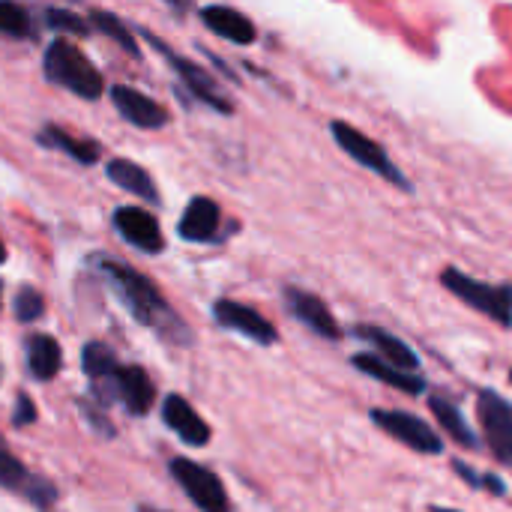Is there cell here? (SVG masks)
<instances>
[{"instance_id":"obj_24","label":"cell","mask_w":512,"mask_h":512,"mask_svg":"<svg viewBox=\"0 0 512 512\" xmlns=\"http://www.w3.org/2000/svg\"><path fill=\"white\" fill-rule=\"evenodd\" d=\"M39 144L42 147H51V150H63V153H69L81 165H93L99 159V144L96 141H78V138L66 135L57 126H45L39 132Z\"/></svg>"},{"instance_id":"obj_30","label":"cell","mask_w":512,"mask_h":512,"mask_svg":"<svg viewBox=\"0 0 512 512\" xmlns=\"http://www.w3.org/2000/svg\"><path fill=\"white\" fill-rule=\"evenodd\" d=\"M12 423H15V426H30V423H36V408H33V402H30L27 396H18Z\"/></svg>"},{"instance_id":"obj_32","label":"cell","mask_w":512,"mask_h":512,"mask_svg":"<svg viewBox=\"0 0 512 512\" xmlns=\"http://www.w3.org/2000/svg\"><path fill=\"white\" fill-rule=\"evenodd\" d=\"M429 512H462V510H450V507H429Z\"/></svg>"},{"instance_id":"obj_36","label":"cell","mask_w":512,"mask_h":512,"mask_svg":"<svg viewBox=\"0 0 512 512\" xmlns=\"http://www.w3.org/2000/svg\"><path fill=\"white\" fill-rule=\"evenodd\" d=\"M510 384H512V369H510Z\"/></svg>"},{"instance_id":"obj_15","label":"cell","mask_w":512,"mask_h":512,"mask_svg":"<svg viewBox=\"0 0 512 512\" xmlns=\"http://www.w3.org/2000/svg\"><path fill=\"white\" fill-rule=\"evenodd\" d=\"M219 228H222V210L213 198H204V195L189 201L177 225L180 237L189 243H213L219 237Z\"/></svg>"},{"instance_id":"obj_13","label":"cell","mask_w":512,"mask_h":512,"mask_svg":"<svg viewBox=\"0 0 512 512\" xmlns=\"http://www.w3.org/2000/svg\"><path fill=\"white\" fill-rule=\"evenodd\" d=\"M351 366H354L360 375L375 378V381H381V384H387V387H393V390H399V393H405V396H423L426 387H429V381H426L420 372L396 369V366L384 363V360H381L378 354H372V351L354 354V357H351Z\"/></svg>"},{"instance_id":"obj_12","label":"cell","mask_w":512,"mask_h":512,"mask_svg":"<svg viewBox=\"0 0 512 512\" xmlns=\"http://www.w3.org/2000/svg\"><path fill=\"white\" fill-rule=\"evenodd\" d=\"M351 336L360 339V342H366L372 348V354H378L384 363H390L396 369H405V372H420V354L408 342H402L399 336H393L390 330L375 327V324H357L351 330Z\"/></svg>"},{"instance_id":"obj_10","label":"cell","mask_w":512,"mask_h":512,"mask_svg":"<svg viewBox=\"0 0 512 512\" xmlns=\"http://www.w3.org/2000/svg\"><path fill=\"white\" fill-rule=\"evenodd\" d=\"M213 321L225 330L240 333L243 339H249L255 345H264V348L279 342V330L258 309L237 303V300H216L213 303Z\"/></svg>"},{"instance_id":"obj_1","label":"cell","mask_w":512,"mask_h":512,"mask_svg":"<svg viewBox=\"0 0 512 512\" xmlns=\"http://www.w3.org/2000/svg\"><path fill=\"white\" fill-rule=\"evenodd\" d=\"M90 264H96L102 279L111 285L117 300L132 312V318L138 324L150 327L159 339H165L171 345H192L189 324L168 306V300L156 291V285L147 276H141L129 264L108 258V255H96Z\"/></svg>"},{"instance_id":"obj_6","label":"cell","mask_w":512,"mask_h":512,"mask_svg":"<svg viewBox=\"0 0 512 512\" xmlns=\"http://www.w3.org/2000/svg\"><path fill=\"white\" fill-rule=\"evenodd\" d=\"M477 420L486 438V447L492 456L512 468V402L504 399L498 390H480L477 393Z\"/></svg>"},{"instance_id":"obj_4","label":"cell","mask_w":512,"mask_h":512,"mask_svg":"<svg viewBox=\"0 0 512 512\" xmlns=\"http://www.w3.org/2000/svg\"><path fill=\"white\" fill-rule=\"evenodd\" d=\"M438 279H441V288H447L456 300H462L474 312L486 315L498 327L512 330V309L504 285H492V282L474 279V276H468L459 267H444Z\"/></svg>"},{"instance_id":"obj_26","label":"cell","mask_w":512,"mask_h":512,"mask_svg":"<svg viewBox=\"0 0 512 512\" xmlns=\"http://www.w3.org/2000/svg\"><path fill=\"white\" fill-rule=\"evenodd\" d=\"M90 21L102 30V33H108L111 39H117L129 54H138V48H135V39H132V33H129V27L117 18V15H111V12H102V9H96L93 15H90Z\"/></svg>"},{"instance_id":"obj_11","label":"cell","mask_w":512,"mask_h":512,"mask_svg":"<svg viewBox=\"0 0 512 512\" xmlns=\"http://www.w3.org/2000/svg\"><path fill=\"white\" fill-rule=\"evenodd\" d=\"M0 486L9 489V492H15V495L30 498L36 507H48V504H54V498H57V489H54L48 480L30 474V471L9 453V447H6L3 438H0Z\"/></svg>"},{"instance_id":"obj_16","label":"cell","mask_w":512,"mask_h":512,"mask_svg":"<svg viewBox=\"0 0 512 512\" xmlns=\"http://www.w3.org/2000/svg\"><path fill=\"white\" fill-rule=\"evenodd\" d=\"M81 369L84 375L93 381V393L99 402H111L117 399L114 393V384H117V372H120V363L114 357V351L102 342H90L84 345V354H81Z\"/></svg>"},{"instance_id":"obj_34","label":"cell","mask_w":512,"mask_h":512,"mask_svg":"<svg viewBox=\"0 0 512 512\" xmlns=\"http://www.w3.org/2000/svg\"><path fill=\"white\" fill-rule=\"evenodd\" d=\"M6 261V246H3V240H0V264Z\"/></svg>"},{"instance_id":"obj_8","label":"cell","mask_w":512,"mask_h":512,"mask_svg":"<svg viewBox=\"0 0 512 512\" xmlns=\"http://www.w3.org/2000/svg\"><path fill=\"white\" fill-rule=\"evenodd\" d=\"M147 39H150V45L159 48V54L174 66L177 78L183 81V87H186L198 102H204L207 108H213V111H219V114H234L231 99L222 93V87L216 84V78H213L207 69H201L198 63H192V60H186V57H180V54H174L171 45H165V42L156 39L153 33H147Z\"/></svg>"},{"instance_id":"obj_23","label":"cell","mask_w":512,"mask_h":512,"mask_svg":"<svg viewBox=\"0 0 512 512\" xmlns=\"http://www.w3.org/2000/svg\"><path fill=\"white\" fill-rule=\"evenodd\" d=\"M27 366H30L33 378L51 381V378L60 372V366H63V351H60V345H57L51 336H45V333H33V336L27 339Z\"/></svg>"},{"instance_id":"obj_21","label":"cell","mask_w":512,"mask_h":512,"mask_svg":"<svg viewBox=\"0 0 512 512\" xmlns=\"http://www.w3.org/2000/svg\"><path fill=\"white\" fill-rule=\"evenodd\" d=\"M429 408H432L441 432H447L459 447H465V450H480L483 447V441L477 438V432L471 429V423L465 420L462 408L453 399H447L444 393H432L429 396Z\"/></svg>"},{"instance_id":"obj_9","label":"cell","mask_w":512,"mask_h":512,"mask_svg":"<svg viewBox=\"0 0 512 512\" xmlns=\"http://www.w3.org/2000/svg\"><path fill=\"white\" fill-rule=\"evenodd\" d=\"M282 303H285V312L294 321H300L306 330H312L318 339H327V342L342 339V327L336 324L330 306L318 294H312L306 288H297V285H285L282 288Z\"/></svg>"},{"instance_id":"obj_20","label":"cell","mask_w":512,"mask_h":512,"mask_svg":"<svg viewBox=\"0 0 512 512\" xmlns=\"http://www.w3.org/2000/svg\"><path fill=\"white\" fill-rule=\"evenodd\" d=\"M201 21L207 24V30H213L216 36H222L234 45H252L258 39V27L252 24V18H246L243 12H237L231 6H204Z\"/></svg>"},{"instance_id":"obj_19","label":"cell","mask_w":512,"mask_h":512,"mask_svg":"<svg viewBox=\"0 0 512 512\" xmlns=\"http://www.w3.org/2000/svg\"><path fill=\"white\" fill-rule=\"evenodd\" d=\"M114 393L120 396V402L126 405L132 417H144L156 402V387L141 366H120Z\"/></svg>"},{"instance_id":"obj_7","label":"cell","mask_w":512,"mask_h":512,"mask_svg":"<svg viewBox=\"0 0 512 512\" xmlns=\"http://www.w3.org/2000/svg\"><path fill=\"white\" fill-rule=\"evenodd\" d=\"M171 477L201 512H231L228 492L210 468H204L192 459H174Z\"/></svg>"},{"instance_id":"obj_2","label":"cell","mask_w":512,"mask_h":512,"mask_svg":"<svg viewBox=\"0 0 512 512\" xmlns=\"http://www.w3.org/2000/svg\"><path fill=\"white\" fill-rule=\"evenodd\" d=\"M42 69L48 81L78 93L81 99H99L102 93V75L96 72V66L66 39H54L48 45Z\"/></svg>"},{"instance_id":"obj_25","label":"cell","mask_w":512,"mask_h":512,"mask_svg":"<svg viewBox=\"0 0 512 512\" xmlns=\"http://www.w3.org/2000/svg\"><path fill=\"white\" fill-rule=\"evenodd\" d=\"M450 468H453V471L462 477V483H468L471 489L486 492V495H492V498H507V483H504L498 474H492V471H477L474 465H468V462H462V459H453Z\"/></svg>"},{"instance_id":"obj_35","label":"cell","mask_w":512,"mask_h":512,"mask_svg":"<svg viewBox=\"0 0 512 512\" xmlns=\"http://www.w3.org/2000/svg\"><path fill=\"white\" fill-rule=\"evenodd\" d=\"M138 512H159V510H150V507H138Z\"/></svg>"},{"instance_id":"obj_22","label":"cell","mask_w":512,"mask_h":512,"mask_svg":"<svg viewBox=\"0 0 512 512\" xmlns=\"http://www.w3.org/2000/svg\"><path fill=\"white\" fill-rule=\"evenodd\" d=\"M108 180L117 183L120 189H126V192H132V195L150 201V204H159V192H156L153 177H150L141 165H135V162H129V159H114V162H108Z\"/></svg>"},{"instance_id":"obj_28","label":"cell","mask_w":512,"mask_h":512,"mask_svg":"<svg viewBox=\"0 0 512 512\" xmlns=\"http://www.w3.org/2000/svg\"><path fill=\"white\" fill-rule=\"evenodd\" d=\"M42 312H45L42 294L33 291V288H21V294L15 297V315H18L21 321H36Z\"/></svg>"},{"instance_id":"obj_31","label":"cell","mask_w":512,"mask_h":512,"mask_svg":"<svg viewBox=\"0 0 512 512\" xmlns=\"http://www.w3.org/2000/svg\"><path fill=\"white\" fill-rule=\"evenodd\" d=\"M84 417H87V420H90V426H96L102 435H111V423L99 414V408L93 411V405H84Z\"/></svg>"},{"instance_id":"obj_29","label":"cell","mask_w":512,"mask_h":512,"mask_svg":"<svg viewBox=\"0 0 512 512\" xmlns=\"http://www.w3.org/2000/svg\"><path fill=\"white\" fill-rule=\"evenodd\" d=\"M45 21H48V27L69 30V33H75V36H87V30H90L78 15H72V12H66V9H45Z\"/></svg>"},{"instance_id":"obj_18","label":"cell","mask_w":512,"mask_h":512,"mask_svg":"<svg viewBox=\"0 0 512 512\" xmlns=\"http://www.w3.org/2000/svg\"><path fill=\"white\" fill-rule=\"evenodd\" d=\"M111 99H114V108L132 123V126H141V129H162L168 123V111L153 102L150 96L138 93L135 87H114L111 90Z\"/></svg>"},{"instance_id":"obj_3","label":"cell","mask_w":512,"mask_h":512,"mask_svg":"<svg viewBox=\"0 0 512 512\" xmlns=\"http://www.w3.org/2000/svg\"><path fill=\"white\" fill-rule=\"evenodd\" d=\"M330 135H333V141L339 144V150H342L345 156H351L360 168H366V171H372L375 177H381V180L399 186L402 192H411V189H414V183L402 174V168L390 159V153H387L375 138H369L366 132H360L357 126H351V123H345V120H333V123H330Z\"/></svg>"},{"instance_id":"obj_27","label":"cell","mask_w":512,"mask_h":512,"mask_svg":"<svg viewBox=\"0 0 512 512\" xmlns=\"http://www.w3.org/2000/svg\"><path fill=\"white\" fill-rule=\"evenodd\" d=\"M0 33H6V36H30L33 33L30 15L15 3H0Z\"/></svg>"},{"instance_id":"obj_17","label":"cell","mask_w":512,"mask_h":512,"mask_svg":"<svg viewBox=\"0 0 512 512\" xmlns=\"http://www.w3.org/2000/svg\"><path fill=\"white\" fill-rule=\"evenodd\" d=\"M165 426L189 447H207L210 444V426L198 417V411L183 396H168L162 405Z\"/></svg>"},{"instance_id":"obj_33","label":"cell","mask_w":512,"mask_h":512,"mask_svg":"<svg viewBox=\"0 0 512 512\" xmlns=\"http://www.w3.org/2000/svg\"><path fill=\"white\" fill-rule=\"evenodd\" d=\"M504 291H507V300H510V309H512V282H507V285H504Z\"/></svg>"},{"instance_id":"obj_5","label":"cell","mask_w":512,"mask_h":512,"mask_svg":"<svg viewBox=\"0 0 512 512\" xmlns=\"http://www.w3.org/2000/svg\"><path fill=\"white\" fill-rule=\"evenodd\" d=\"M369 420L393 441H399L402 447L423 453V456H444V438L417 414L408 411H396V408H372Z\"/></svg>"},{"instance_id":"obj_14","label":"cell","mask_w":512,"mask_h":512,"mask_svg":"<svg viewBox=\"0 0 512 512\" xmlns=\"http://www.w3.org/2000/svg\"><path fill=\"white\" fill-rule=\"evenodd\" d=\"M114 225H117V231L126 237V243L135 246V249H141V252L156 255V252L165 249L162 228H159L156 216H150V213L141 210V207H120V210L114 213Z\"/></svg>"}]
</instances>
